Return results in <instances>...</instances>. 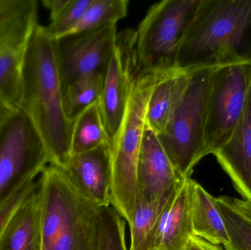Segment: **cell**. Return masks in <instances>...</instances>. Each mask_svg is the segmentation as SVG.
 Returning a JSON list of instances; mask_svg holds the SVG:
<instances>
[{
	"instance_id": "obj_1",
	"label": "cell",
	"mask_w": 251,
	"mask_h": 250,
	"mask_svg": "<svg viewBox=\"0 0 251 250\" xmlns=\"http://www.w3.org/2000/svg\"><path fill=\"white\" fill-rule=\"evenodd\" d=\"M22 110L36 129L50 164L66 168L72 157L74 122L65 114L54 40L35 26L25 50Z\"/></svg>"
},
{
	"instance_id": "obj_2",
	"label": "cell",
	"mask_w": 251,
	"mask_h": 250,
	"mask_svg": "<svg viewBox=\"0 0 251 250\" xmlns=\"http://www.w3.org/2000/svg\"><path fill=\"white\" fill-rule=\"evenodd\" d=\"M251 62V0H201L177 55L190 70Z\"/></svg>"
},
{
	"instance_id": "obj_3",
	"label": "cell",
	"mask_w": 251,
	"mask_h": 250,
	"mask_svg": "<svg viewBox=\"0 0 251 250\" xmlns=\"http://www.w3.org/2000/svg\"><path fill=\"white\" fill-rule=\"evenodd\" d=\"M42 250H98L101 208L82 196L63 169L47 166L39 180Z\"/></svg>"
},
{
	"instance_id": "obj_4",
	"label": "cell",
	"mask_w": 251,
	"mask_h": 250,
	"mask_svg": "<svg viewBox=\"0 0 251 250\" xmlns=\"http://www.w3.org/2000/svg\"><path fill=\"white\" fill-rule=\"evenodd\" d=\"M172 70H139L131 85L122 124L110 144L111 204L128 224L132 220L138 196L137 163L146 126L148 102L156 85Z\"/></svg>"
},
{
	"instance_id": "obj_5",
	"label": "cell",
	"mask_w": 251,
	"mask_h": 250,
	"mask_svg": "<svg viewBox=\"0 0 251 250\" xmlns=\"http://www.w3.org/2000/svg\"><path fill=\"white\" fill-rule=\"evenodd\" d=\"M215 68L190 70L188 85L166 127L156 135L178 176L190 179L206 157L205 127L211 75Z\"/></svg>"
},
{
	"instance_id": "obj_6",
	"label": "cell",
	"mask_w": 251,
	"mask_h": 250,
	"mask_svg": "<svg viewBox=\"0 0 251 250\" xmlns=\"http://www.w3.org/2000/svg\"><path fill=\"white\" fill-rule=\"evenodd\" d=\"M201 0H164L153 4L136 31V54L142 71L176 68L177 55Z\"/></svg>"
},
{
	"instance_id": "obj_7",
	"label": "cell",
	"mask_w": 251,
	"mask_h": 250,
	"mask_svg": "<svg viewBox=\"0 0 251 250\" xmlns=\"http://www.w3.org/2000/svg\"><path fill=\"white\" fill-rule=\"evenodd\" d=\"M48 163L45 145L29 117L13 110L0 128V206Z\"/></svg>"
},
{
	"instance_id": "obj_8",
	"label": "cell",
	"mask_w": 251,
	"mask_h": 250,
	"mask_svg": "<svg viewBox=\"0 0 251 250\" xmlns=\"http://www.w3.org/2000/svg\"><path fill=\"white\" fill-rule=\"evenodd\" d=\"M251 88V62L214 68L208 94L206 155L226 143L240 121Z\"/></svg>"
},
{
	"instance_id": "obj_9",
	"label": "cell",
	"mask_w": 251,
	"mask_h": 250,
	"mask_svg": "<svg viewBox=\"0 0 251 250\" xmlns=\"http://www.w3.org/2000/svg\"><path fill=\"white\" fill-rule=\"evenodd\" d=\"M117 23L54 40L62 92L79 78L106 74L117 37Z\"/></svg>"
},
{
	"instance_id": "obj_10",
	"label": "cell",
	"mask_w": 251,
	"mask_h": 250,
	"mask_svg": "<svg viewBox=\"0 0 251 250\" xmlns=\"http://www.w3.org/2000/svg\"><path fill=\"white\" fill-rule=\"evenodd\" d=\"M136 42V31L125 29L117 34L104 77L100 105L110 144L122 124L131 85L140 70Z\"/></svg>"
},
{
	"instance_id": "obj_11",
	"label": "cell",
	"mask_w": 251,
	"mask_h": 250,
	"mask_svg": "<svg viewBox=\"0 0 251 250\" xmlns=\"http://www.w3.org/2000/svg\"><path fill=\"white\" fill-rule=\"evenodd\" d=\"M137 201L144 204H154L171 195L184 181L170 161L156 133L146 123L137 163Z\"/></svg>"
},
{
	"instance_id": "obj_12",
	"label": "cell",
	"mask_w": 251,
	"mask_h": 250,
	"mask_svg": "<svg viewBox=\"0 0 251 250\" xmlns=\"http://www.w3.org/2000/svg\"><path fill=\"white\" fill-rule=\"evenodd\" d=\"M63 170L82 196L100 208L111 205L112 154L109 142L72 155Z\"/></svg>"
},
{
	"instance_id": "obj_13",
	"label": "cell",
	"mask_w": 251,
	"mask_h": 250,
	"mask_svg": "<svg viewBox=\"0 0 251 250\" xmlns=\"http://www.w3.org/2000/svg\"><path fill=\"white\" fill-rule=\"evenodd\" d=\"M214 155L243 200L251 201V88L240 121Z\"/></svg>"
},
{
	"instance_id": "obj_14",
	"label": "cell",
	"mask_w": 251,
	"mask_h": 250,
	"mask_svg": "<svg viewBox=\"0 0 251 250\" xmlns=\"http://www.w3.org/2000/svg\"><path fill=\"white\" fill-rule=\"evenodd\" d=\"M193 181L184 180L171 197L159 221L154 250H186L195 236Z\"/></svg>"
},
{
	"instance_id": "obj_15",
	"label": "cell",
	"mask_w": 251,
	"mask_h": 250,
	"mask_svg": "<svg viewBox=\"0 0 251 250\" xmlns=\"http://www.w3.org/2000/svg\"><path fill=\"white\" fill-rule=\"evenodd\" d=\"M42 197L39 182L20 204L0 238V250H42Z\"/></svg>"
},
{
	"instance_id": "obj_16",
	"label": "cell",
	"mask_w": 251,
	"mask_h": 250,
	"mask_svg": "<svg viewBox=\"0 0 251 250\" xmlns=\"http://www.w3.org/2000/svg\"><path fill=\"white\" fill-rule=\"evenodd\" d=\"M37 16L36 0H0V51L26 49Z\"/></svg>"
},
{
	"instance_id": "obj_17",
	"label": "cell",
	"mask_w": 251,
	"mask_h": 250,
	"mask_svg": "<svg viewBox=\"0 0 251 250\" xmlns=\"http://www.w3.org/2000/svg\"><path fill=\"white\" fill-rule=\"evenodd\" d=\"M190 71L175 69L155 87L148 102L146 124L159 135L166 127L188 85Z\"/></svg>"
},
{
	"instance_id": "obj_18",
	"label": "cell",
	"mask_w": 251,
	"mask_h": 250,
	"mask_svg": "<svg viewBox=\"0 0 251 250\" xmlns=\"http://www.w3.org/2000/svg\"><path fill=\"white\" fill-rule=\"evenodd\" d=\"M193 233L214 245L226 248L231 243L224 219L217 206V198L193 181Z\"/></svg>"
},
{
	"instance_id": "obj_19",
	"label": "cell",
	"mask_w": 251,
	"mask_h": 250,
	"mask_svg": "<svg viewBox=\"0 0 251 250\" xmlns=\"http://www.w3.org/2000/svg\"><path fill=\"white\" fill-rule=\"evenodd\" d=\"M175 191L153 204L137 201L132 220L128 224L131 235L129 250H154L159 221Z\"/></svg>"
},
{
	"instance_id": "obj_20",
	"label": "cell",
	"mask_w": 251,
	"mask_h": 250,
	"mask_svg": "<svg viewBox=\"0 0 251 250\" xmlns=\"http://www.w3.org/2000/svg\"><path fill=\"white\" fill-rule=\"evenodd\" d=\"M109 142L104 128L100 102L82 112L74 122L71 153L82 154Z\"/></svg>"
},
{
	"instance_id": "obj_21",
	"label": "cell",
	"mask_w": 251,
	"mask_h": 250,
	"mask_svg": "<svg viewBox=\"0 0 251 250\" xmlns=\"http://www.w3.org/2000/svg\"><path fill=\"white\" fill-rule=\"evenodd\" d=\"M105 75L93 73L79 78L66 87L63 91L65 114L70 121L88 107L100 102L102 95Z\"/></svg>"
},
{
	"instance_id": "obj_22",
	"label": "cell",
	"mask_w": 251,
	"mask_h": 250,
	"mask_svg": "<svg viewBox=\"0 0 251 250\" xmlns=\"http://www.w3.org/2000/svg\"><path fill=\"white\" fill-rule=\"evenodd\" d=\"M25 50L0 51V99L12 110H20Z\"/></svg>"
},
{
	"instance_id": "obj_23",
	"label": "cell",
	"mask_w": 251,
	"mask_h": 250,
	"mask_svg": "<svg viewBox=\"0 0 251 250\" xmlns=\"http://www.w3.org/2000/svg\"><path fill=\"white\" fill-rule=\"evenodd\" d=\"M128 0H91L71 34L79 33L116 23L126 16Z\"/></svg>"
},
{
	"instance_id": "obj_24",
	"label": "cell",
	"mask_w": 251,
	"mask_h": 250,
	"mask_svg": "<svg viewBox=\"0 0 251 250\" xmlns=\"http://www.w3.org/2000/svg\"><path fill=\"white\" fill-rule=\"evenodd\" d=\"M217 206L224 219L231 243L226 250H251V221L228 202L226 197L217 198Z\"/></svg>"
},
{
	"instance_id": "obj_25",
	"label": "cell",
	"mask_w": 251,
	"mask_h": 250,
	"mask_svg": "<svg viewBox=\"0 0 251 250\" xmlns=\"http://www.w3.org/2000/svg\"><path fill=\"white\" fill-rule=\"evenodd\" d=\"M98 250H127L125 221L113 207H104L100 209Z\"/></svg>"
},
{
	"instance_id": "obj_26",
	"label": "cell",
	"mask_w": 251,
	"mask_h": 250,
	"mask_svg": "<svg viewBox=\"0 0 251 250\" xmlns=\"http://www.w3.org/2000/svg\"><path fill=\"white\" fill-rule=\"evenodd\" d=\"M91 0H69L63 11L51 20L47 26H43L49 38L57 40L69 35L75 29Z\"/></svg>"
},
{
	"instance_id": "obj_27",
	"label": "cell",
	"mask_w": 251,
	"mask_h": 250,
	"mask_svg": "<svg viewBox=\"0 0 251 250\" xmlns=\"http://www.w3.org/2000/svg\"><path fill=\"white\" fill-rule=\"evenodd\" d=\"M38 181H29L19 187L4 204L0 206V238L6 225L8 223L14 211L17 209L20 204L26 199L36 186Z\"/></svg>"
},
{
	"instance_id": "obj_28",
	"label": "cell",
	"mask_w": 251,
	"mask_h": 250,
	"mask_svg": "<svg viewBox=\"0 0 251 250\" xmlns=\"http://www.w3.org/2000/svg\"><path fill=\"white\" fill-rule=\"evenodd\" d=\"M69 0H43L44 7L50 11L51 20L55 19L66 7Z\"/></svg>"
},
{
	"instance_id": "obj_29",
	"label": "cell",
	"mask_w": 251,
	"mask_h": 250,
	"mask_svg": "<svg viewBox=\"0 0 251 250\" xmlns=\"http://www.w3.org/2000/svg\"><path fill=\"white\" fill-rule=\"evenodd\" d=\"M227 199L234 208L251 221V201L234 198H227Z\"/></svg>"
},
{
	"instance_id": "obj_30",
	"label": "cell",
	"mask_w": 251,
	"mask_h": 250,
	"mask_svg": "<svg viewBox=\"0 0 251 250\" xmlns=\"http://www.w3.org/2000/svg\"><path fill=\"white\" fill-rule=\"evenodd\" d=\"M186 250H222L218 245H214L206 241L194 236L192 238Z\"/></svg>"
},
{
	"instance_id": "obj_31",
	"label": "cell",
	"mask_w": 251,
	"mask_h": 250,
	"mask_svg": "<svg viewBox=\"0 0 251 250\" xmlns=\"http://www.w3.org/2000/svg\"><path fill=\"white\" fill-rule=\"evenodd\" d=\"M13 110L0 99V128Z\"/></svg>"
}]
</instances>
